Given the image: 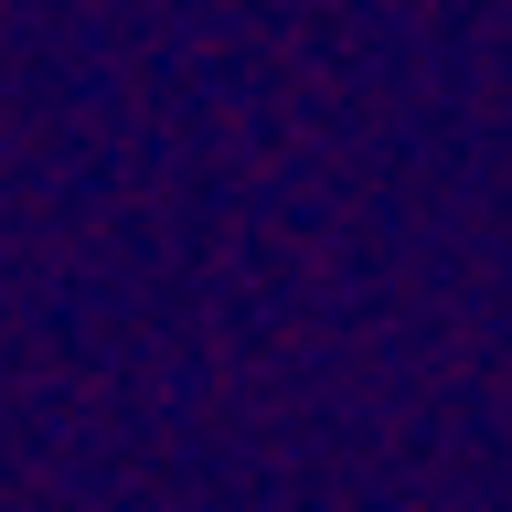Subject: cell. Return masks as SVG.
Segmentation results:
<instances>
[]
</instances>
